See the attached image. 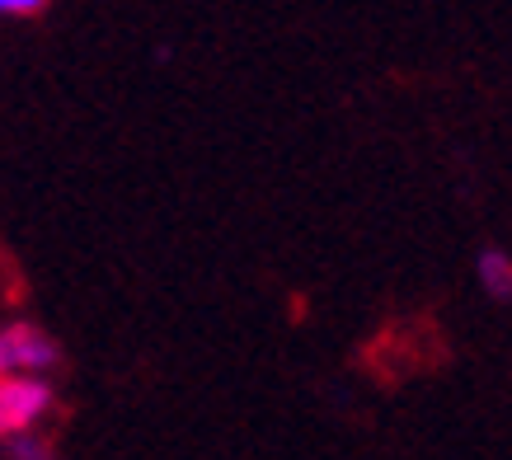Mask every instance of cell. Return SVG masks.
I'll return each mask as SVG.
<instances>
[{"mask_svg":"<svg viewBox=\"0 0 512 460\" xmlns=\"http://www.w3.org/2000/svg\"><path fill=\"white\" fill-rule=\"evenodd\" d=\"M57 409V385L47 376H0V446L38 432Z\"/></svg>","mask_w":512,"mask_h":460,"instance_id":"obj_1","label":"cell"},{"mask_svg":"<svg viewBox=\"0 0 512 460\" xmlns=\"http://www.w3.org/2000/svg\"><path fill=\"white\" fill-rule=\"evenodd\" d=\"M62 367V343L29 320L0 324V376H52Z\"/></svg>","mask_w":512,"mask_h":460,"instance_id":"obj_2","label":"cell"},{"mask_svg":"<svg viewBox=\"0 0 512 460\" xmlns=\"http://www.w3.org/2000/svg\"><path fill=\"white\" fill-rule=\"evenodd\" d=\"M475 282L484 287V296L489 301H498V306H508L512 301V254L503 245H484L480 254H475Z\"/></svg>","mask_w":512,"mask_h":460,"instance_id":"obj_3","label":"cell"},{"mask_svg":"<svg viewBox=\"0 0 512 460\" xmlns=\"http://www.w3.org/2000/svg\"><path fill=\"white\" fill-rule=\"evenodd\" d=\"M10 446V460H57V451H52V442L47 437H38V432H24V437H15Z\"/></svg>","mask_w":512,"mask_h":460,"instance_id":"obj_4","label":"cell"},{"mask_svg":"<svg viewBox=\"0 0 512 460\" xmlns=\"http://www.w3.org/2000/svg\"><path fill=\"white\" fill-rule=\"evenodd\" d=\"M52 0H0V15L5 19H29V15H43Z\"/></svg>","mask_w":512,"mask_h":460,"instance_id":"obj_5","label":"cell"}]
</instances>
